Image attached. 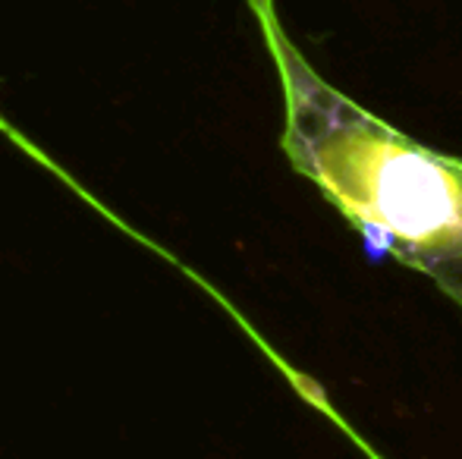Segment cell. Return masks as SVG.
Here are the masks:
<instances>
[{"label": "cell", "instance_id": "cell-1", "mask_svg": "<svg viewBox=\"0 0 462 459\" xmlns=\"http://www.w3.org/2000/svg\"><path fill=\"white\" fill-rule=\"evenodd\" d=\"M283 92V148L296 173L393 262L425 274L462 312V161L425 148L315 73L274 0H249Z\"/></svg>", "mask_w": 462, "mask_h": 459}, {"label": "cell", "instance_id": "cell-2", "mask_svg": "<svg viewBox=\"0 0 462 459\" xmlns=\"http://www.w3.org/2000/svg\"><path fill=\"white\" fill-rule=\"evenodd\" d=\"M0 129H4V135H10V139H13V142H19V145H25V148H29V151H32V154H35V158H38V161H42V154H38V151H35V148H32V145H29V142H25V139H23V135H19V133H16V129H13V126H10V123H6V120H4V116H0Z\"/></svg>", "mask_w": 462, "mask_h": 459}]
</instances>
